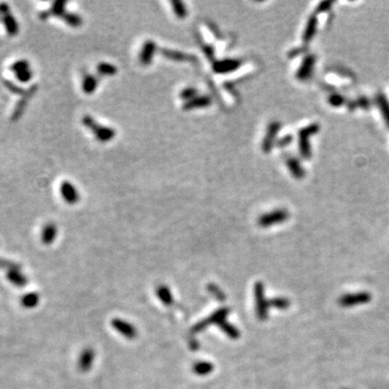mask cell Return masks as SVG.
<instances>
[{
    "mask_svg": "<svg viewBox=\"0 0 389 389\" xmlns=\"http://www.w3.org/2000/svg\"><path fill=\"white\" fill-rule=\"evenodd\" d=\"M255 293V306H256V314L262 321L267 319L268 317V310H270V301L265 299L264 294V285L262 282H256L254 288Z\"/></svg>",
    "mask_w": 389,
    "mask_h": 389,
    "instance_id": "cell-1",
    "label": "cell"
},
{
    "mask_svg": "<svg viewBox=\"0 0 389 389\" xmlns=\"http://www.w3.org/2000/svg\"><path fill=\"white\" fill-rule=\"evenodd\" d=\"M371 299L372 296L369 292H357V293L344 294L340 297L339 305L344 308L356 307L359 305L368 304Z\"/></svg>",
    "mask_w": 389,
    "mask_h": 389,
    "instance_id": "cell-2",
    "label": "cell"
},
{
    "mask_svg": "<svg viewBox=\"0 0 389 389\" xmlns=\"http://www.w3.org/2000/svg\"><path fill=\"white\" fill-rule=\"evenodd\" d=\"M0 15H1L2 22L5 27V31L9 34L10 36H15L18 35V33L20 31L19 28V23L16 22L14 19V16L12 15L10 11L9 5L7 3H0Z\"/></svg>",
    "mask_w": 389,
    "mask_h": 389,
    "instance_id": "cell-3",
    "label": "cell"
},
{
    "mask_svg": "<svg viewBox=\"0 0 389 389\" xmlns=\"http://www.w3.org/2000/svg\"><path fill=\"white\" fill-rule=\"evenodd\" d=\"M10 71L14 74L15 78L23 83L31 81L33 77V72L31 70L30 63L26 60H19L14 62L13 64L10 66Z\"/></svg>",
    "mask_w": 389,
    "mask_h": 389,
    "instance_id": "cell-4",
    "label": "cell"
},
{
    "mask_svg": "<svg viewBox=\"0 0 389 389\" xmlns=\"http://www.w3.org/2000/svg\"><path fill=\"white\" fill-rule=\"evenodd\" d=\"M318 125L317 124H311L308 127L302 129L300 132V151L304 158H310L311 156V147H310V141L308 137H311L312 134L317 133Z\"/></svg>",
    "mask_w": 389,
    "mask_h": 389,
    "instance_id": "cell-5",
    "label": "cell"
},
{
    "mask_svg": "<svg viewBox=\"0 0 389 389\" xmlns=\"http://www.w3.org/2000/svg\"><path fill=\"white\" fill-rule=\"evenodd\" d=\"M289 217V214L287 211L284 210H276L272 211L271 213H266L264 215H262L259 220V224L262 227H270L274 224H280V223H283L284 221H287Z\"/></svg>",
    "mask_w": 389,
    "mask_h": 389,
    "instance_id": "cell-6",
    "label": "cell"
},
{
    "mask_svg": "<svg viewBox=\"0 0 389 389\" xmlns=\"http://www.w3.org/2000/svg\"><path fill=\"white\" fill-rule=\"evenodd\" d=\"M83 124L88 125V127L91 129H93L92 131L96 134V136L99 137V140H101V141H104V142L108 141L114 136L113 130L107 129V128H103V127H101V125L96 124L90 117L83 118Z\"/></svg>",
    "mask_w": 389,
    "mask_h": 389,
    "instance_id": "cell-7",
    "label": "cell"
},
{
    "mask_svg": "<svg viewBox=\"0 0 389 389\" xmlns=\"http://www.w3.org/2000/svg\"><path fill=\"white\" fill-rule=\"evenodd\" d=\"M7 279L11 283L14 284L15 287H19V288L25 287V285L27 284V278L22 273L20 267L16 266V265L11 266L9 264L8 272H7Z\"/></svg>",
    "mask_w": 389,
    "mask_h": 389,
    "instance_id": "cell-8",
    "label": "cell"
},
{
    "mask_svg": "<svg viewBox=\"0 0 389 389\" xmlns=\"http://www.w3.org/2000/svg\"><path fill=\"white\" fill-rule=\"evenodd\" d=\"M113 327L115 328L119 333H121L122 335L127 337V339L132 340L136 336V330L134 329L133 325L123 321V320L115 319L113 321Z\"/></svg>",
    "mask_w": 389,
    "mask_h": 389,
    "instance_id": "cell-9",
    "label": "cell"
},
{
    "mask_svg": "<svg viewBox=\"0 0 389 389\" xmlns=\"http://www.w3.org/2000/svg\"><path fill=\"white\" fill-rule=\"evenodd\" d=\"M61 194L63 198L66 202L68 203H75L78 201V198H79V194L76 191V188L74 187L73 184L68 182H64L63 184L61 185Z\"/></svg>",
    "mask_w": 389,
    "mask_h": 389,
    "instance_id": "cell-10",
    "label": "cell"
},
{
    "mask_svg": "<svg viewBox=\"0 0 389 389\" xmlns=\"http://www.w3.org/2000/svg\"><path fill=\"white\" fill-rule=\"evenodd\" d=\"M313 64H314V58L312 55L311 56H307V58L303 62L302 66L300 67L299 73H297V77H299L301 80H305L308 77L311 76V74L312 72V68H313Z\"/></svg>",
    "mask_w": 389,
    "mask_h": 389,
    "instance_id": "cell-11",
    "label": "cell"
},
{
    "mask_svg": "<svg viewBox=\"0 0 389 389\" xmlns=\"http://www.w3.org/2000/svg\"><path fill=\"white\" fill-rule=\"evenodd\" d=\"M56 233H58V230H56V226L53 223H49V224L45 225L41 233V241L44 244H51L56 237Z\"/></svg>",
    "mask_w": 389,
    "mask_h": 389,
    "instance_id": "cell-12",
    "label": "cell"
},
{
    "mask_svg": "<svg viewBox=\"0 0 389 389\" xmlns=\"http://www.w3.org/2000/svg\"><path fill=\"white\" fill-rule=\"evenodd\" d=\"M39 301H40V297H39L38 293H36V292H31V293H27L22 297L21 304L24 308H27V310H32V308H35L38 306Z\"/></svg>",
    "mask_w": 389,
    "mask_h": 389,
    "instance_id": "cell-13",
    "label": "cell"
},
{
    "mask_svg": "<svg viewBox=\"0 0 389 389\" xmlns=\"http://www.w3.org/2000/svg\"><path fill=\"white\" fill-rule=\"evenodd\" d=\"M94 359V352L91 350H85L79 359V368L81 371H88L92 365Z\"/></svg>",
    "mask_w": 389,
    "mask_h": 389,
    "instance_id": "cell-14",
    "label": "cell"
},
{
    "mask_svg": "<svg viewBox=\"0 0 389 389\" xmlns=\"http://www.w3.org/2000/svg\"><path fill=\"white\" fill-rule=\"evenodd\" d=\"M278 130H279V123L274 122L270 125V129H268V133L270 134L266 135L265 141H264V143H263V147H264V150L266 152L271 151L272 145V141H273L272 137L278 133Z\"/></svg>",
    "mask_w": 389,
    "mask_h": 389,
    "instance_id": "cell-15",
    "label": "cell"
},
{
    "mask_svg": "<svg viewBox=\"0 0 389 389\" xmlns=\"http://www.w3.org/2000/svg\"><path fill=\"white\" fill-rule=\"evenodd\" d=\"M377 104L380 106V110L382 111L383 117H384L386 123L389 127V103L387 101L384 94H379L377 95Z\"/></svg>",
    "mask_w": 389,
    "mask_h": 389,
    "instance_id": "cell-16",
    "label": "cell"
},
{
    "mask_svg": "<svg viewBox=\"0 0 389 389\" xmlns=\"http://www.w3.org/2000/svg\"><path fill=\"white\" fill-rule=\"evenodd\" d=\"M288 167L292 174H293L296 179H302V177L304 176V169L301 167L300 162L297 161L296 159L294 158L288 159Z\"/></svg>",
    "mask_w": 389,
    "mask_h": 389,
    "instance_id": "cell-17",
    "label": "cell"
},
{
    "mask_svg": "<svg viewBox=\"0 0 389 389\" xmlns=\"http://www.w3.org/2000/svg\"><path fill=\"white\" fill-rule=\"evenodd\" d=\"M213 371V364L210 362H197L194 365V372L198 375H208Z\"/></svg>",
    "mask_w": 389,
    "mask_h": 389,
    "instance_id": "cell-18",
    "label": "cell"
},
{
    "mask_svg": "<svg viewBox=\"0 0 389 389\" xmlns=\"http://www.w3.org/2000/svg\"><path fill=\"white\" fill-rule=\"evenodd\" d=\"M157 294H158L159 299L161 300V302L163 303L164 305L169 306V305L172 304L173 297H172V295H171V292H170V290L167 287H163V285H161V287H159L157 289Z\"/></svg>",
    "mask_w": 389,
    "mask_h": 389,
    "instance_id": "cell-19",
    "label": "cell"
},
{
    "mask_svg": "<svg viewBox=\"0 0 389 389\" xmlns=\"http://www.w3.org/2000/svg\"><path fill=\"white\" fill-rule=\"evenodd\" d=\"M316 28H317V20L314 16L310 19L307 23V26H306V30L304 33V40L306 42L310 41V40L312 39V37L314 36V33H316Z\"/></svg>",
    "mask_w": 389,
    "mask_h": 389,
    "instance_id": "cell-20",
    "label": "cell"
},
{
    "mask_svg": "<svg viewBox=\"0 0 389 389\" xmlns=\"http://www.w3.org/2000/svg\"><path fill=\"white\" fill-rule=\"evenodd\" d=\"M153 51H154V43L152 41L146 42L141 55V60L143 64H150L153 56Z\"/></svg>",
    "mask_w": 389,
    "mask_h": 389,
    "instance_id": "cell-21",
    "label": "cell"
},
{
    "mask_svg": "<svg viewBox=\"0 0 389 389\" xmlns=\"http://www.w3.org/2000/svg\"><path fill=\"white\" fill-rule=\"evenodd\" d=\"M220 327L222 328V330L225 332V333L231 337V339H238L239 337V335H240V333H239V331L233 327V325H232L231 323H228L227 321H225V322H223L222 324H220Z\"/></svg>",
    "mask_w": 389,
    "mask_h": 389,
    "instance_id": "cell-22",
    "label": "cell"
},
{
    "mask_svg": "<svg viewBox=\"0 0 389 389\" xmlns=\"http://www.w3.org/2000/svg\"><path fill=\"white\" fill-rule=\"evenodd\" d=\"M65 4L66 2L63 1H56L53 3L52 8L49 11V15H55V16H62L65 14Z\"/></svg>",
    "mask_w": 389,
    "mask_h": 389,
    "instance_id": "cell-23",
    "label": "cell"
},
{
    "mask_svg": "<svg viewBox=\"0 0 389 389\" xmlns=\"http://www.w3.org/2000/svg\"><path fill=\"white\" fill-rule=\"evenodd\" d=\"M270 305L278 308V310H287V308L290 307L291 303L288 299H284V297H278V299L270 301Z\"/></svg>",
    "mask_w": 389,
    "mask_h": 389,
    "instance_id": "cell-24",
    "label": "cell"
},
{
    "mask_svg": "<svg viewBox=\"0 0 389 389\" xmlns=\"http://www.w3.org/2000/svg\"><path fill=\"white\" fill-rule=\"evenodd\" d=\"M27 100L28 97L24 96L23 99L18 103V105H16L15 110L13 112V115H12V120H16L21 117V115L23 114V112L25 111L26 105H27Z\"/></svg>",
    "mask_w": 389,
    "mask_h": 389,
    "instance_id": "cell-25",
    "label": "cell"
},
{
    "mask_svg": "<svg viewBox=\"0 0 389 389\" xmlns=\"http://www.w3.org/2000/svg\"><path fill=\"white\" fill-rule=\"evenodd\" d=\"M96 88V79L93 76L85 77L83 80V91L91 93Z\"/></svg>",
    "mask_w": 389,
    "mask_h": 389,
    "instance_id": "cell-26",
    "label": "cell"
},
{
    "mask_svg": "<svg viewBox=\"0 0 389 389\" xmlns=\"http://www.w3.org/2000/svg\"><path fill=\"white\" fill-rule=\"evenodd\" d=\"M62 19L64 20L67 24H70L71 26H74V27H77L81 24V19H80L78 15H75V14L65 13L64 15L62 16Z\"/></svg>",
    "mask_w": 389,
    "mask_h": 389,
    "instance_id": "cell-27",
    "label": "cell"
},
{
    "mask_svg": "<svg viewBox=\"0 0 389 389\" xmlns=\"http://www.w3.org/2000/svg\"><path fill=\"white\" fill-rule=\"evenodd\" d=\"M116 72V67L110 64H101L99 66V73L101 75H113Z\"/></svg>",
    "mask_w": 389,
    "mask_h": 389,
    "instance_id": "cell-28",
    "label": "cell"
},
{
    "mask_svg": "<svg viewBox=\"0 0 389 389\" xmlns=\"http://www.w3.org/2000/svg\"><path fill=\"white\" fill-rule=\"evenodd\" d=\"M4 84H5V87H7L10 91H12V92H14V93L21 94V93L24 92V91H23L21 88H18L14 83H12L11 81H8V80H4Z\"/></svg>",
    "mask_w": 389,
    "mask_h": 389,
    "instance_id": "cell-29",
    "label": "cell"
},
{
    "mask_svg": "<svg viewBox=\"0 0 389 389\" xmlns=\"http://www.w3.org/2000/svg\"><path fill=\"white\" fill-rule=\"evenodd\" d=\"M330 102L332 103V105L341 106L342 103H343V97L341 95H333L330 99Z\"/></svg>",
    "mask_w": 389,
    "mask_h": 389,
    "instance_id": "cell-30",
    "label": "cell"
},
{
    "mask_svg": "<svg viewBox=\"0 0 389 389\" xmlns=\"http://www.w3.org/2000/svg\"><path fill=\"white\" fill-rule=\"evenodd\" d=\"M194 93H196V91H194V89H187L184 91V92H183V96H184L185 99H190V97L194 95Z\"/></svg>",
    "mask_w": 389,
    "mask_h": 389,
    "instance_id": "cell-31",
    "label": "cell"
}]
</instances>
